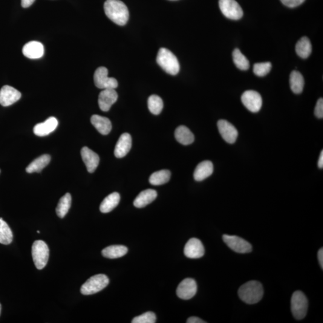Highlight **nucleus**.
I'll list each match as a JSON object with an SVG mask.
<instances>
[{
    "label": "nucleus",
    "instance_id": "4c0bfd02",
    "mask_svg": "<svg viewBox=\"0 0 323 323\" xmlns=\"http://www.w3.org/2000/svg\"><path fill=\"white\" fill-rule=\"evenodd\" d=\"M187 323H206V322L203 321V320H201L198 317H191L187 320Z\"/></svg>",
    "mask_w": 323,
    "mask_h": 323
},
{
    "label": "nucleus",
    "instance_id": "ddd939ff",
    "mask_svg": "<svg viewBox=\"0 0 323 323\" xmlns=\"http://www.w3.org/2000/svg\"><path fill=\"white\" fill-rule=\"evenodd\" d=\"M21 97V92L11 86H4L0 90V105L8 107L18 102Z\"/></svg>",
    "mask_w": 323,
    "mask_h": 323
},
{
    "label": "nucleus",
    "instance_id": "dca6fc26",
    "mask_svg": "<svg viewBox=\"0 0 323 323\" xmlns=\"http://www.w3.org/2000/svg\"><path fill=\"white\" fill-rule=\"evenodd\" d=\"M81 156L88 171L90 173L94 172L99 165V156L87 147H84L81 150Z\"/></svg>",
    "mask_w": 323,
    "mask_h": 323
},
{
    "label": "nucleus",
    "instance_id": "cd10ccee",
    "mask_svg": "<svg viewBox=\"0 0 323 323\" xmlns=\"http://www.w3.org/2000/svg\"><path fill=\"white\" fill-rule=\"evenodd\" d=\"M304 79L301 73L298 71H293L290 76V86L293 93H302L304 87Z\"/></svg>",
    "mask_w": 323,
    "mask_h": 323
},
{
    "label": "nucleus",
    "instance_id": "a211bd4d",
    "mask_svg": "<svg viewBox=\"0 0 323 323\" xmlns=\"http://www.w3.org/2000/svg\"><path fill=\"white\" fill-rule=\"evenodd\" d=\"M22 53L28 58L39 59L44 54V46L40 42L32 41L25 45L23 48Z\"/></svg>",
    "mask_w": 323,
    "mask_h": 323
},
{
    "label": "nucleus",
    "instance_id": "423d86ee",
    "mask_svg": "<svg viewBox=\"0 0 323 323\" xmlns=\"http://www.w3.org/2000/svg\"><path fill=\"white\" fill-rule=\"evenodd\" d=\"M308 302L307 297L301 291H296L291 299V310L297 320L304 319L307 314Z\"/></svg>",
    "mask_w": 323,
    "mask_h": 323
},
{
    "label": "nucleus",
    "instance_id": "aec40b11",
    "mask_svg": "<svg viewBox=\"0 0 323 323\" xmlns=\"http://www.w3.org/2000/svg\"><path fill=\"white\" fill-rule=\"evenodd\" d=\"M214 171V166L211 161H205L199 163L195 168L193 177L197 181H203L209 177Z\"/></svg>",
    "mask_w": 323,
    "mask_h": 323
},
{
    "label": "nucleus",
    "instance_id": "f704fd0d",
    "mask_svg": "<svg viewBox=\"0 0 323 323\" xmlns=\"http://www.w3.org/2000/svg\"><path fill=\"white\" fill-rule=\"evenodd\" d=\"M156 322L157 316L153 312H147L132 320V323H155Z\"/></svg>",
    "mask_w": 323,
    "mask_h": 323
},
{
    "label": "nucleus",
    "instance_id": "7c9ffc66",
    "mask_svg": "<svg viewBox=\"0 0 323 323\" xmlns=\"http://www.w3.org/2000/svg\"><path fill=\"white\" fill-rule=\"evenodd\" d=\"M13 241V233L6 222L0 218V244L8 245Z\"/></svg>",
    "mask_w": 323,
    "mask_h": 323
},
{
    "label": "nucleus",
    "instance_id": "f8f14e48",
    "mask_svg": "<svg viewBox=\"0 0 323 323\" xmlns=\"http://www.w3.org/2000/svg\"><path fill=\"white\" fill-rule=\"evenodd\" d=\"M219 132L225 141L229 144L235 143L238 136V132L235 127L227 120H220L217 122Z\"/></svg>",
    "mask_w": 323,
    "mask_h": 323
},
{
    "label": "nucleus",
    "instance_id": "473e14b6",
    "mask_svg": "<svg viewBox=\"0 0 323 323\" xmlns=\"http://www.w3.org/2000/svg\"><path fill=\"white\" fill-rule=\"evenodd\" d=\"M148 108L152 114H160L163 108L162 100L157 95H151L148 100Z\"/></svg>",
    "mask_w": 323,
    "mask_h": 323
},
{
    "label": "nucleus",
    "instance_id": "5701e85b",
    "mask_svg": "<svg viewBox=\"0 0 323 323\" xmlns=\"http://www.w3.org/2000/svg\"><path fill=\"white\" fill-rule=\"evenodd\" d=\"M175 137L183 145H189L195 140L194 135L185 126H178L175 131Z\"/></svg>",
    "mask_w": 323,
    "mask_h": 323
},
{
    "label": "nucleus",
    "instance_id": "39448f33",
    "mask_svg": "<svg viewBox=\"0 0 323 323\" xmlns=\"http://www.w3.org/2000/svg\"><path fill=\"white\" fill-rule=\"evenodd\" d=\"M32 256L37 269H42L46 266L50 257V249L45 242L37 240L34 242L32 246Z\"/></svg>",
    "mask_w": 323,
    "mask_h": 323
},
{
    "label": "nucleus",
    "instance_id": "2f4dec72",
    "mask_svg": "<svg viewBox=\"0 0 323 323\" xmlns=\"http://www.w3.org/2000/svg\"><path fill=\"white\" fill-rule=\"evenodd\" d=\"M233 62L236 67L241 70H247L250 68L249 60L241 53L238 49H235L232 54Z\"/></svg>",
    "mask_w": 323,
    "mask_h": 323
},
{
    "label": "nucleus",
    "instance_id": "e433bc0d",
    "mask_svg": "<svg viewBox=\"0 0 323 323\" xmlns=\"http://www.w3.org/2000/svg\"><path fill=\"white\" fill-rule=\"evenodd\" d=\"M314 113H315L316 116L319 118V119H322L323 117V99H320L318 100V102H317L315 108V111H314Z\"/></svg>",
    "mask_w": 323,
    "mask_h": 323
},
{
    "label": "nucleus",
    "instance_id": "c85d7f7f",
    "mask_svg": "<svg viewBox=\"0 0 323 323\" xmlns=\"http://www.w3.org/2000/svg\"><path fill=\"white\" fill-rule=\"evenodd\" d=\"M171 178L169 170H161L152 174L150 177L149 182L154 186H160L168 183Z\"/></svg>",
    "mask_w": 323,
    "mask_h": 323
},
{
    "label": "nucleus",
    "instance_id": "a878e982",
    "mask_svg": "<svg viewBox=\"0 0 323 323\" xmlns=\"http://www.w3.org/2000/svg\"><path fill=\"white\" fill-rule=\"evenodd\" d=\"M128 252V248L120 245H114L105 248L102 251V255L105 258L117 259L122 258Z\"/></svg>",
    "mask_w": 323,
    "mask_h": 323
},
{
    "label": "nucleus",
    "instance_id": "a19ab883",
    "mask_svg": "<svg viewBox=\"0 0 323 323\" xmlns=\"http://www.w3.org/2000/svg\"><path fill=\"white\" fill-rule=\"evenodd\" d=\"M319 168L323 169V151H322L320 154L319 162H318Z\"/></svg>",
    "mask_w": 323,
    "mask_h": 323
},
{
    "label": "nucleus",
    "instance_id": "ea45409f",
    "mask_svg": "<svg viewBox=\"0 0 323 323\" xmlns=\"http://www.w3.org/2000/svg\"><path fill=\"white\" fill-rule=\"evenodd\" d=\"M318 258H319V263L320 265V267H321L322 269H323V248L322 249H320L318 253Z\"/></svg>",
    "mask_w": 323,
    "mask_h": 323
},
{
    "label": "nucleus",
    "instance_id": "0eeeda50",
    "mask_svg": "<svg viewBox=\"0 0 323 323\" xmlns=\"http://www.w3.org/2000/svg\"><path fill=\"white\" fill-rule=\"evenodd\" d=\"M108 71L105 67H101L97 69L94 76L95 86L98 88L116 89L118 86V82L116 79L108 76Z\"/></svg>",
    "mask_w": 323,
    "mask_h": 323
},
{
    "label": "nucleus",
    "instance_id": "412c9836",
    "mask_svg": "<svg viewBox=\"0 0 323 323\" xmlns=\"http://www.w3.org/2000/svg\"><path fill=\"white\" fill-rule=\"evenodd\" d=\"M92 125L102 135H108L112 128L111 123L108 118L95 114L91 119Z\"/></svg>",
    "mask_w": 323,
    "mask_h": 323
},
{
    "label": "nucleus",
    "instance_id": "f3484780",
    "mask_svg": "<svg viewBox=\"0 0 323 323\" xmlns=\"http://www.w3.org/2000/svg\"><path fill=\"white\" fill-rule=\"evenodd\" d=\"M58 125V121L55 117H51L44 122L37 124L34 126V133L39 137L47 136L54 132Z\"/></svg>",
    "mask_w": 323,
    "mask_h": 323
},
{
    "label": "nucleus",
    "instance_id": "6ab92c4d",
    "mask_svg": "<svg viewBox=\"0 0 323 323\" xmlns=\"http://www.w3.org/2000/svg\"><path fill=\"white\" fill-rule=\"evenodd\" d=\"M132 146V138L130 134L124 133L121 135L114 149V155L117 158L125 157L130 151Z\"/></svg>",
    "mask_w": 323,
    "mask_h": 323
},
{
    "label": "nucleus",
    "instance_id": "79ce46f5",
    "mask_svg": "<svg viewBox=\"0 0 323 323\" xmlns=\"http://www.w3.org/2000/svg\"><path fill=\"white\" fill-rule=\"evenodd\" d=\"M1 305L0 304V315H1Z\"/></svg>",
    "mask_w": 323,
    "mask_h": 323
},
{
    "label": "nucleus",
    "instance_id": "20e7f679",
    "mask_svg": "<svg viewBox=\"0 0 323 323\" xmlns=\"http://www.w3.org/2000/svg\"><path fill=\"white\" fill-rule=\"evenodd\" d=\"M109 279L105 274H98L88 279L81 287L83 295H91L100 292L108 286Z\"/></svg>",
    "mask_w": 323,
    "mask_h": 323
},
{
    "label": "nucleus",
    "instance_id": "4468645a",
    "mask_svg": "<svg viewBox=\"0 0 323 323\" xmlns=\"http://www.w3.org/2000/svg\"><path fill=\"white\" fill-rule=\"evenodd\" d=\"M184 253L187 258L190 259L201 258L204 255V247L200 239L191 238L184 247Z\"/></svg>",
    "mask_w": 323,
    "mask_h": 323
},
{
    "label": "nucleus",
    "instance_id": "9d476101",
    "mask_svg": "<svg viewBox=\"0 0 323 323\" xmlns=\"http://www.w3.org/2000/svg\"><path fill=\"white\" fill-rule=\"evenodd\" d=\"M243 105L252 112L260 111L262 106V99L258 92L249 90L244 92L241 96Z\"/></svg>",
    "mask_w": 323,
    "mask_h": 323
},
{
    "label": "nucleus",
    "instance_id": "b1692460",
    "mask_svg": "<svg viewBox=\"0 0 323 323\" xmlns=\"http://www.w3.org/2000/svg\"><path fill=\"white\" fill-rule=\"evenodd\" d=\"M120 197L119 193L114 192L111 193L103 200L100 207L101 212L108 213L114 210L119 204Z\"/></svg>",
    "mask_w": 323,
    "mask_h": 323
},
{
    "label": "nucleus",
    "instance_id": "c756f323",
    "mask_svg": "<svg viewBox=\"0 0 323 323\" xmlns=\"http://www.w3.org/2000/svg\"><path fill=\"white\" fill-rule=\"evenodd\" d=\"M71 205V196L67 193L60 199L56 209V212L58 217L63 218L70 210Z\"/></svg>",
    "mask_w": 323,
    "mask_h": 323
},
{
    "label": "nucleus",
    "instance_id": "7ed1b4c3",
    "mask_svg": "<svg viewBox=\"0 0 323 323\" xmlns=\"http://www.w3.org/2000/svg\"><path fill=\"white\" fill-rule=\"evenodd\" d=\"M157 61L159 65L169 74L175 76L180 71V63L177 57L166 48H161L159 51Z\"/></svg>",
    "mask_w": 323,
    "mask_h": 323
},
{
    "label": "nucleus",
    "instance_id": "37998d69",
    "mask_svg": "<svg viewBox=\"0 0 323 323\" xmlns=\"http://www.w3.org/2000/svg\"><path fill=\"white\" fill-rule=\"evenodd\" d=\"M170 1H177V0H170Z\"/></svg>",
    "mask_w": 323,
    "mask_h": 323
},
{
    "label": "nucleus",
    "instance_id": "2eb2a0df",
    "mask_svg": "<svg viewBox=\"0 0 323 323\" xmlns=\"http://www.w3.org/2000/svg\"><path fill=\"white\" fill-rule=\"evenodd\" d=\"M118 99V95L114 89H103L99 97V105L103 111H108Z\"/></svg>",
    "mask_w": 323,
    "mask_h": 323
},
{
    "label": "nucleus",
    "instance_id": "f03ea898",
    "mask_svg": "<svg viewBox=\"0 0 323 323\" xmlns=\"http://www.w3.org/2000/svg\"><path fill=\"white\" fill-rule=\"evenodd\" d=\"M238 296L247 304H255L261 301L264 296V288L260 282L250 281L239 288Z\"/></svg>",
    "mask_w": 323,
    "mask_h": 323
},
{
    "label": "nucleus",
    "instance_id": "f257e3e1",
    "mask_svg": "<svg viewBox=\"0 0 323 323\" xmlns=\"http://www.w3.org/2000/svg\"><path fill=\"white\" fill-rule=\"evenodd\" d=\"M104 8L106 16L115 24L123 26L128 22L129 16L128 8L120 0H107Z\"/></svg>",
    "mask_w": 323,
    "mask_h": 323
},
{
    "label": "nucleus",
    "instance_id": "1a4fd4ad",
    "mask_svg": "<svg viewBox=\"0 0 323 323\" xmlns=\"http://www.w3.org/2000/svg\"><path fill=\"white\" fill-rule=\"evenodd\" d=\"M223 241L230 249L238 253H248L252 251V246L249 242L239 236L224 235Z\"/></svg>",
    "mask_w": 323,
    "mask_h": 323
},
{
    "label": "nucleus",
    "instance_id": "58836bf2",
    "mask_svg": "<svg viewBox=\"0 0 323 323\" xmlns=\"http://www.w3.org/2000/svg\"><path fill=\"white\" fill-rule=\"evenodd\" d=\"M36 0H21V5L24 8H28L33 4Z\"/></svg>",
    "mask_w": 323,
    "mask_h": 323
},
{
    "label": "nucleus",
    "instance_id": "6e6552de",
    "mask_svg": "<svg viewBox=\"0 0 323 323\" xmlns=\"http://www.w3.org/2000/svg\"><path fill=\"white\" fill-rule=\"evenodd\" d=\"M219 7L227 18L239 20L243 16V10L235 0H219Z\"/></svg>",
    "mask_w": 323,
    "mask_h": 323
},
{
    "label": "nucleus",
    "instance_id": "c9c22d12",
    "mask_svg": "<svg viewBox=\"0 0 323 323\" xmlns=\"http://www.w3.org/2000/svg\"><path fill=\"white\" fill-rule=\"evenodd\" d=\"M305 1V0H281L282 4L290 8L298 7Z\"/></svg>",
    "mask_w": 323,
    "mask_h": 323
},
{
    "label": "nucleus",
    "instance_id": "bb28decb",
    "mask_svg": "<svg viewBox=\"0 0 323 323\" xmlns=\"http://www.w3.org/2000/svg\"><path fill=\"white\" fill-rule=\"evenodd\" d=\"M296 53L303 59L307 58L312 53V45L307 37H302L296 45Z\"/></svg>",
    "mask_w": 323,
    "mask_h": 323
},
{
    "label": "nucleus",
    "instance_id": "72a5a7b5",
    "mask_svg": "<svg viewBox=\"0 0 323 323\" xmlns=\"http://www.w3.org/2000/svg\"><path fill=\"white\" fill-rule=\"evenodd\" d=\"M272 68V63L269 62L256 63L254 65L253 72L256 76L264 77L269 73Z\"/></svg>",
    "mask_w": 323,
    "mask_h": 323
},
{
    "label": "nucleus",
    "instance_id": "9b49d317",
    "mask_svg": "<svg viewBox=\"0 0 323 323\" xmlns=\"http://www.w3.org/2000/svg\"><path fill=\"white\" fill-rule=\"evenodd\" d=\"M197 292V284L195 279L186 278L181 281L177 289L178 298L183 300L192 299Z\"/></svg>",
    "mask_w": 323,
    "mask_h": 323
},
{
    "label": "nucleus",
    "instance_id": "393cba45",
    "mask_svg": "<svg viewBox=\"0 0 323 323\" xmlns=\"http://www.w3.org/2000/svg\"><path fill=\"white\" fill-rule=\"evenodd\" d=\"M51 160V156L49 155H43L41 157L37 158L35 160L31 162L26 171L28 173L40 172L50 163Z\"/></svg>",
    "mask_w": 323,
    "mask_h": 323
},
{
    "label": "nucleus",
    "instance_id": "4be33fe9",
    "mask_svg": "<svg viewBox=\"0 0 323 323\" xmlns=\"http://www.w3.org/2000/svg\"><path fill=\"white\" fill-rule=\"evenodd\" d=\"M158 193L153 189H147L141 192L134 201V205L137 208H143L152 203L157 198Z\"/></svg>",
    "mask_w": 323,
    "mask_h": 323
},
{
    "label": "nucleus",
    "instance_id": "c03bdc74",
    "mask_svg": "<svg viewBox=\"0 0 323 323\" xmlns=\"http://www.w3.org/2000/svg\"><path fill=\"white\" fill-rule=\"evenodd\" d=\"M37 233H40L39 230H38V231H37Z\"/></svg>",
    "mask_w": 323,
    "mask_h": 323
}]
</instances>
